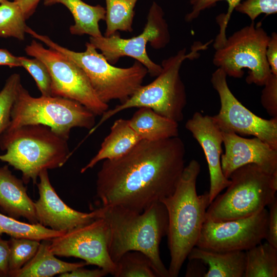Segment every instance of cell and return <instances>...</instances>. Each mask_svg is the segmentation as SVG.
I'll list each match as a JSON object with an SVG mask.
<instances>
[{
  "label": "cell",
  "instance_id": "6da1fadb",
  "mask_svg": "<svg viewBox=\"0 0 277 277\" xmlns=\"http://www.w3.org/2000/svg\"><path fill=\"white\" fill-rule=\"evenodd\" d=\"M185 152L179 136L141 140L122 156L104 160L97 174L96 197L102 206L143 212L174 192L185 167Z\"/></svg>",
  "mask_w": 277,
  "mask_h": 277
},
{
  "label": "cell",
  "instance_id": "7a4b0ae2",
  "mask_svg": "<svg viewBox=\"0 0 277 277\" xmlns=\"http://www.w3.org/2000/svg\"><path fill=\"white\" fill-rule=\"evenodd\" d=\"M97 210L108 228L109 253L114 263L127 252L140 251L149 258L157 277H170L160 251L168 225L162 202L154 203L141 212L119 206H101Z\"/></svg>",
  "mask_w": 277,
  "mask_h": 277
},
{
  "label": "cell",
  "instance_id": "3957f363",
  "mask_svg": "<svg viewBox=\"0 0 277 277\" xmlns=\"http://www.w3.org/2000/svg\"><path fill=\"white\" fill-rule=\"evenodd\" d=\"M200 171L199 163L191 160L185 167L174 192L160 201L168 218L166 235L170 255V277L179 275L188 254L196 246L210 204L208 192L201 195L197 193Z\"/></svg>",
  "mask_w": 277,
  "mask_h": 277
},
{
  "label": "cell",
  "instance_id": "277c9868",
  "mask_svg": "<svg viewBox=\"0 0 277 277\" xmlns=\"http://www.w3.org/2000/svg\"><path fill=\"white\" fill-rule=\"evenodd\" d=\"M68 140L43 125H27L0 136V160L22 173L25 185L33 184L41 171L62 167L71 153Z\"/></svg>",
  "mask_w": 277,
  "mask_h": 277
},
{
  "label": "cell",
  "instance_id": "5b68a950",
  "mask_svg": "<svg viewBox=\"0 0 277 277\" xmlns=\"http://www.w3.org/2000/svg\"><path fill=\"white\" fill-rule=\"evenodd\" d=\"M212 42V40L204 44L195 42L189 53H187L186 48H184L175 55L163 60L161 65L162 71L155 79L148 85H142L125 102L105 111L89 134L117 113L132 108H148L177 123L181 122L187 104L186 88L180 74L181 66L187 59L197 58L200 56L199 51L206 50Z\"/></svg>",
  "mask_w": 277,
  "mask_h": 277
},
{
  "label": "cell",
  "instance_id": "8992f818",
  "mask_svg": "<svg viewBox=\"0 0 277 277\" xmlns=\"http://www.w3.org/2000/svg\"><path fill=\"white\" fill-rule=\"evenodd\" d=\"M26 32L77 64L87 75L97 97L105 103L112 100H118L121 103L125 102L142 85L148 73L147 69L137 61L127 68L113 66L90 42L86 43L84 51L76 52L60 46L48 36L39 34L29 27Z\"/></svg>",
  "mask_w": 277,
  "mask_h": 277
},
{
  "label": "cell",
  "instance_id": "52a82bcc",
  "mask_svg": "<svg viewBox=\"0 0 277 277\" xmlns=\"http://www.w3.org/2000/svg\"><path fill=\"white\" fill-rule=\"evenodd\" d=\"M226 191L208 207L206 219L222 221L244 218L266 208L276 198L277 174L250 164L235 170Z\"/></svg>",
  "mask_w": 277,
  "mask_h": 277
},
{
  "label": "cell",
  "instance_id": "ba28073f",
  "mask_svg": "<svg viewBox=\"0 0 277 277\" xmlns=\"http://www.w3.org/2000/svg\"><path fill=\"white\" fill-rule=\"evenodd\" d=\"M95 116L72 100L54 96L33 97L21 84L12 108L10 123L4 132L24 125H43L68 140L73 128L91 130L95 126Z\"/></svg>",
  "mask_w": 277,
  "mask_h": 277
},
{
  "label": "cell",
  "instance_id": "9c48e42d",
  "mask_svg": "<svg viewBox=\"0 0 277 277\" xmlns=\"http://www.w3.org/2000/svg\"><path fill=\"white\" fill-rule=\"evenodd\" d=\"M269 36L260 23L254 22L234 32L215 49L212 62L227 76L241 78L248 69L246 82L263 86L271 74L266 57Z\"/></svg>",
  "mask_w": 277,
  "mask_h": 277
},
{
  "label": "cell",
  "instance_id": "30bf717a",
  "mask_svg": "<svg viewBox=\"0 0 277 277\" xmlns=\"http://www.w3.org/2000/svg\"><path fill=\"white\" fill-rule=\"evenodd\" d=\"M164 16L162 8L153 2L149 9L143 30L139 35L123 38L117 32L109 37L90 36L89 42L101 51L111 64H115L121 57L129 56L143 64L150 76L156 77L161 72L162 67L151 60L146 49L148 43L153 48L160 49L170 42L169 27Z\"/></svg>",
  "mask_w": 277,
  "mask_h": 277
},
{
  "label": "cell",
  "instance_id": "8fae6325",
  "mask_svg": "<svg viewBox=\"0 0 277 277\" xmlns=\"http://www.w3.org/2000/svg\"><path fill=\"white\" fill-rule=\"evenodd\" d=\"M25 51L47 66L51 77L52 96L78 102L95 115H102L108 110V104L97 97L83 70L63 53L45 48L35 40L26 46Z\"/></svg>",
  "mask_w": 277,
  "mask_h": 277
},
{
  "label": "cell",
  "instance_id": "7c38bea8",
  "mask_svg": "<svg viewBox=\"0 0 277 277\" xmlns=\"http://www.w3.org/2000/svg\"><path fill=\"white\" fill-rule=\"evenodd\" d=\"M227 76L220 68L211 75V83L221 104L219 113L212 116L214 122L222 132L252 135L277 149V117L265 119L245 107L230 90Z\"/></svg>",
  "mask_w": 277,
  "mask_h": 277
},
{
  "label": "cell",
  "instance_id": "4fadbf2b",
  "mask_svg": "<svg viewBox=\"0 0 277 277\" xmlns=\"http://www.w3.org/2000/svg\"><path fill=\"white\" fill-rule=\"evenodd\" d=\"M268 211L264 208L248 217L222 221L205 219L196 246L211 251H244L265 239Z\"/></svg>",
  "mask_w": 277,
  "mask_h": 277
},
{
  "label": "cell",
  "instance_id": "5bb4252c",
  "mask_svg": "<svg viewBox=\"0 0 277 277\" xmlns=\"http://www.w3.org/2000/svg\"><path fill=\"white\" fill-rule=\"evenodd\" d=\"M109 241L108 226L103 218L98 217L51 239L49 247L55 256L81 259L113 275L116 266L109 255Z\"/></svg>",
  "mask_w": 277,
  "mask_h": 277
},
{
  "label": "cell",
  "instance_id": "9a60e30c",
  "mask_svg": "<svg viewBox=\"0 0 277 277\" xmlns=\"http://www.w3.org/2000/svg\"><path fill=\"white\" fill-rule=\"evenodd\" d=\"M37 184L38 199L34 202L38 223L57 231L67 232L98 217L97 209L90 212L76 210L67 205L52 186L48 170L41 171Z\"/></svg>",
  "mask_w": 277,
  "mask_h": 277
},
{
  "label": "cell",
  "instance_id": "2e32d148",
  "mask_svg": "<svg viewBox=\"0 0 277 277\" xmlns=\"http://www.w3.org/2000/svg\"><path fill=\"white\" fill-rule=\"evenodd\" d=\"M222 136L225 152L221 155V163L226 178L229 179L236 169L250 164L268 173L277 174V149L256 137L247 138L233 132H224Z\"/></svg>",
  "mask_w": 277,
  "mask_h": 277
},
{
  "label": "cell",
  "instance_id": "e0dca14e",
  "mask_svg": "<svg viewBox=\"0 0 277 277\" xmlns=\"http://www.w3.org/2000/svg\"><path fill=\"white\" fill-rule=\"evenodd\" d=\"M185 128L201 146L208 164L210 188V204L230 183L222 170V132L211 116L195 112L186 123ZM210 205V204H209Z\"/></svg>",
  "mask_w": 277,
  "mask_h": 277
},
{
  "label": "cell",
  "instance_id": "ac0fdd59",
  "mask_svg": "<svg viewBox=\"0 0 277 277\" xmlns=\"http://www.w3.org/2000/svg\"><path fill=\"white\" fill-rule=\"evenodd\" d=\"M22 180L12 174L8 165L0 167V208L7 215L18 220L26 219L38 224L34 201L29 196Z\"/></svg>",
  "mask_w": 277,
  "mask_h": 277
},
{
  "label": "cell",
  "instance_id": "d6986e66",
  "mask_svg": "<svg viewBox=\"0 0 277 277\" xmlns=\"http://www.w3.org/2000/svg\"><path fill=\"white\" fill-rule=\"evenodd\" d=\"M187 259L197 260L208 266L204 277H243L245 251L221 252L194 247Z\"/></svg>",
  "mask_w": 277,
  "mask_h": 277
},
{
  "label": "cell",
  "instance_id": "ffe728a7",
  "mask_svg": "<svg viewBox=\"0 0 277 277\" xmlns=\"http://www.w3.org/2000/svg\"><path fill=\"white\" fill-rule=\"evenodd\" d=\"M141 139L130 127L129 120H116L104 138L96 155L81 170L82 173L93 168L99 162L122 156L132 149Z\"/></svg>",
  "mask_w": 277,
  "mask_h": 277
},
{
  "label": "cell",
  "instance_id": "44dd1931",
  "mask_svg": "<svg viewBox=\"0 0 277 277\" xmlns=\"http://www.w3.org/2000/svg\"><path fill=\"white\" fill-rule=\"evenodd\" d=\"M50 240H42L34 256L10 277H51L87 265L85 262L69 263L57 259L50 251Z\"/></svg>",
  "mask_w": 277,
  "mask_h": 277
},
{
  "label": "cell",
  "instance_id": "7402d4cb",
  "mask_svg": "<svg viewBox=\"0 0 277 277\" xmlns=\"http://www.w3.org/2000/svg\"><path fill=\"white\" fill-rule=\"evenodd\" d=\"M128 120L141 140L155 141L179 135L178 123L148 108H139Z\"/></svg>",
  "mask_w": 277,
  "mask_h": 277
},
{
  "label": "cell",
  "instance_id": "603a6c76",
  "mask_svg": "<svg viewBox=\"0 0 277 277\" xmlns=\"http://www.w3.org/2000/svg\"><path fill=\"white\" fill-rule=\"evenodd\" d=\"M60 3L66 6L71 13L74 24L69 30L72 35L87 34L92 37L103 35L99 27V22L105 19V8L100 5L92 6L82 0H44L45 6Z\"/></svg>",
  "mask_w": 277,
  "mask_h": 277
},
{
  "label": "cell",
  "instance_id": "cb8c5ba5",
  "mask_svg": "<svg viewBox=\"0 0 277 277\" xmlns=\"http://www.w3.org/2000/svg\"><path fill=\"white\" fill-rule=\"evenodd\" d=\"M277 248L267 242L245 251L243 277H276Z\"/></svg>",
  "mask_w": 277,
  "mask_h": 277
},
{
  "label": "cell",
  "instance_id": "d4e9b609",
  "mask_svg": "<svg viewBox=\"0 0 277 277\" xmlns=\"http://www.w3.org/2000/svg\"><path fill=\"white\" fill-rule=\"evenodd\" d=\"M138 0H105L106 28L104 36L109 37L120 31L132 32Z\"/></svg>",
  "mask_w": 277,
  "mask_h": 277
},
{
  "label": "cell",
  "instance_id": "484cf974",
  "mask_svg": "<svg viewBox=\"0 0 277 277\" xmlns=\"http://www.w3.org/2000/svg\"><path fill=\"white\" fill-rule=\"evenodd\" d=\"M45 227L39 224L22 222L0 213V235L6 234L14 238H26L41 241L51 240L64 233Z\"/></svg>",
  "mask_w": 277,
  "mask_h": 277
},
{
  "label": "cell",
  "instance_id": "4316f807",
  "mask_svg": "<svg viewBox=\"0 0 277 277\" xmlns=\"http://www.w3.org/2000/svg\"><path fill=\"white\" fill-rule=\"evenodd\" d=\"M21 8L15 1L0 4V37L25 39L27 26Z\"/></svg>",
  "mask_w": 277,
  "mask_h": 277
},
{
  "label": "cell",
  "instance_id": "83f0119b",
  "mask_svg": "<svg viewBox=\"0 0 277 277\" xmlns=\"http://www.w3.org/2000/svg\"><path fill=\"white\" fill-rule=\"evenodd\" d=\"M115 263V277L157 276L149 258L140 251L127 252Z\"/></svg>",
  "mask_w": 277,
  "mask_h": 277
},
{
  "label": "cell",
  "instance_id": "f1b7e54d",
  "mask_svg": "<svg viewBox=\"0 0 277 277\" xmlns=\"http://www.w3.org/2000/svg\"><path fill=\"white\" fill-rule=\"evenodd\" d=\"M9 247V274L26 264L35 254L41 241L26 238L10 237L8 240Z\"/></svg>",
  "mask_w": 277,
  "mask_h": 277
},
{
  "label": "cell",
  "instance_id": "f546056e",
  "mask_svg": "<svg viewBox=\"0 0 277 277\" xmlns=\"http://www.w3.org/2000/svg\"><path fill=\"white\" fill-rule=\"evenodd\" d=\"M21 85L19 74L14 73L8 77L0 91V136L10 123L12 108Z\"/></svg>",
  "mask_w": 277,
  "mask_h": 277
},
{
  "label": "cell",
  "instance_id": "4dcf8cb0",
  "mask_svg": "<svg viewBox=\"0 0 277 277\" xmlns=\"http://www.w3.org/2000/svg\"><path fill=\"white\" fill-rule=\"evenodd\" d=\"M221 1H226L229 6L227 13L220 15L221 18L219 21L221 23L220 31L215 38L218 42H223L226 39L225 30L231 13L242 0H190L191 10L185 15V21L188 23L192 22L199 17L202 11L214 6L217 2Z\"/></svg>",
  "mask_w": 277,
  "mask_h": 277
},
{
  "label": "cell",
  "instance_id": "1f68e13d",
  "mask_svg": "<svg viewBox=\"0 0 277 277\" xmlns=\"http://www.w3.org/2000/svg\"><path fill=\"white\" fill-rule=\"evenodd\" d=\"M21 67L24 68L32 76L42 95L52 96L51 77L45 64L38 58H29L19 56Z\"/></svg>",
  "mask_w": 277,
  "mask_h": 277
},
{
  "label": "cell",
  "instance_id": "d6a6232c",
  "mask_svg": "<svg viewBox=\"0 0 277 277\" xmlns=\"http://www.w3.org/2000/svg\"><path fill=\"white\" fill-rule=\"evenodd\" d=\"M236 11L247 15L251 22L261 14L270 15L277 12V0H245L235 7Z\"/></svg>",
  "mask_w": 277,
  "mask_h": 277
},
{
  "label": "cell",
  "instance_id": "836d02e7",
  "mask_svg": "<svg viewBox=\"0 0 277 277\" xmlns=\"http://www.w3.org/2000/svg\"><path fill=\"white\" fill-rule=\"evenodd\" d=\"M263 86L262 105L270 116L277 117V75L271 73Z\"/></svg>",
  "mask_w": 277,
  "mask_h": 277
},
{
  "label": "cell",
  "instance_id": "e575fe53",
  "mask_svg": "<svg viewBox=\"0 0 277 277\" xmlns=\"http://www.w3.org/2000/svg\"><path fill=\"white\" fill-rule=\"evenodd\" d=\"M268 218L267 232L265 237L266 242L277 248V200L276 199L268 206Z\"/></svg>",
  "mask_w": 277,
  "mask_h": 277
},
{
  "label": "cell",
  "instance_id": "d590c367",
  "mask_svg": "<svg viewBox=\"0 0 277 277\" xmlns=\"http://www.w3.org/2000/svg\"><path fill=\"white\" fill-rule=\"evenodd\" d=\"M266 57L271 73L277 75V33L275 32H273L269 36Z\"/></svg>",
  "mask_w": 277,
  "mask_h": 277
},
{
  "label": "cell",
  "instance_id": "8d00e7d4",
  "mask_svg": "<svg viewBox=\"0 0 277 277\" xmlns=\"http://www.w3.org/2000/svg\"><path fill=\"white\" fill-rule=\"evenodd\" d=\"M108 273L103 269L98 268L95 269H88L84 267L76 268L71 271L59 275L60 277H102Z\"/></svg>",
  "mask_w": 277,
  "mask_h": 277
},
{
  "label": "cell",
  "instance_id": "74e56055",
  "mask_svg": "<svg viewBox=\"0 0 277 277\" xmlns=\"http://www.w3.org/2000/svg\"><path fill=\"white\" fill-rule=\"evenodd\" d=\"M9 257L8 241L2 239L0 235V277L9 276Z\"/></svg>",
  "mask_w": 277,
  "mask_h": 277
},
{
  "label": "cell",
  "instance_id": "f35d334b",
  "mask_svg": "<svg viewBox=\"0 0 277 277\" xmlns=\"http://www.w3.org/2000/svg\"><path fill=\"white\" fill-rule=\"evenodd\" d=\"M0 65L21 67L19 56H14L5 49H0Z\"/></svg>",
  "mask_w": 277,
  "mask_h": 277
},
{
  "label": "cell",
  "instance_id": "ab89813d",
  "mask_svg": "<svg viewBox=\"0 0 277 277\" xmlns=\"http://www.w3.org/2000/svg\"><path fill=\"white\" fill-rule=\"evenodd\" d=\"M19 6L26 19L29 18L35 12L41 0H14Z\"/></svg>",
  "mask_w": 277,
  "mask_h": 277
},
{
  "label": "cell",
  "instance_id": "60d3db41",
  "mask_svg": "<svg viewBox=\"0 0 277 277\" xmlns=\"http://www.w3.org/2000/svg\"><path fill=\"white\" fill-rule=\"evenodd\" d=\"M5 0H0V4L4 2Z\"/></svg>",
  "mask_w": 277,
  "mask_h": 277
}]
</instances>
